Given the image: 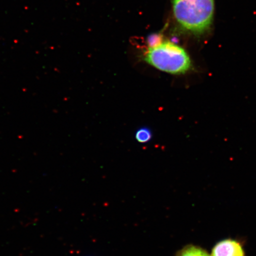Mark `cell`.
Returning a JSON list of instances; mask_svg holds the SVG:
<instances>
[{
    "mask_svg": "<svg viewBox=\"0 0 256 256\" xmlns=\"http://www.w3.org/2000/svg\"><path fill=\"white\" fill-rule=\"evenodd\" d=\"M176 21L184 30L194 34L206 33L212 24L214 0H172Z\"/></svg>",
    "mask_w": 256,
    "mask_h": 256,
    "instance_id": "obj_1",
    "label": "cell"
},
{
    "mask_svg": "<svg viewBox=\"0 0 256 256\" xmlns=\"http://www.w3.org/2000/svg\"><path fill=\"white\" fill-rule=\"evenodd\" d=\"M144 62L160 71L172 75H184L191 71L192 62L184 48L171 42L158 41L144 54Z\"/></svg>",
    "mask_w": 256,
    "mask_h": 256,
    "instance_id": "obj_2",
    "label": "cell"
},
{
    "mask_svg": "<svg viewBox=\"0 0 256 256\" xmlns=\"http://www.w3.org/2000/svg\"><path fill=\"white\" fill-rule=\"evenodd\" d=\"M210 256H245L244 250L238 242L232 239L222 240L214 246Z\"/></svg>",
    "mask_w": 256,
    "mask_h": 256,
    "instance_id": "obj_3",
    "label": "cell"
},
{
    "mask_svg": "<svg viewBox=\"0 0 256 256\" xmlns=\"http://www.w3.org/2000/svg\"><path fill=\"white\" fill-rule=\"evenodd\" d=\"M176 256H210L206 250L198 246L188 245L181 249Z\"/></svg>",
    "mask_w": 256,
    "mask_h": 256,
    "instance_id": "obj_4",
    "label": "cell"
},
{
    "mask_svg": "<svg viewBox=\"0 0 256 256\" xmlns=\"http://www.w3.org/2000/svg\"><path fill=\"white\" fill-rule=\"evenodd\" d=\"M152 138V130L148 128H142L136 133V139L140 143H147Z\"/></svg>",
    "mask_w": 256,
    "mask_h": 256,
    "instance_id": "obj_5",
    "label": "cell"
}]
</instances>
